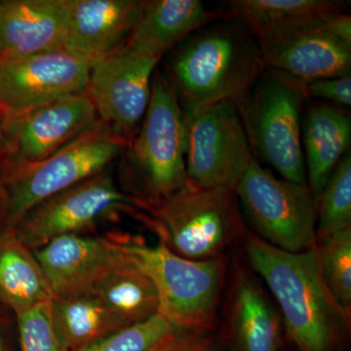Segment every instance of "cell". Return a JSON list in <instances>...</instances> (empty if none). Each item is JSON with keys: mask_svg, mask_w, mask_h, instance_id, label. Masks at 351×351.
Here are the masks:
<instances>
[{"mask_svg": "<svg viewBox=\"0 0 351 351\" xmlns=\"http://www.w3.org/2000/svg\"><path fill=\"white\" fill-rule=\"evenodd\" d=\"M52 299L34 251L13 232H0V302L17 314Z\"/></svg>", "mask_w": 351, "mask_h": 351, "instance_id": "obj_22", "label": "cell"}, {"mask_svg": "<svg viewBox=\"0 0 351 351\" xmlns=\"http://www.w3.org/2000/svg\"><path fill=\"white\" fill-rule=\"evenodd\" d=\"M71 0H0V58L64 49Z\"/></svg>", "mask_w": 351, "mask_h": 351, "instance_id": "obj_17", "label": "cell"}, {"mask_svg": "<svg viewBox=\"0 0 351 351\" xmlns=\"http://www.w3.org/2000/svg\"><path fill=\"white\" fill-rule=\"evenodd\" d=\"M176 351H217V350L215 348L213 339L210 334H208L196 339L189 345L184 346L181 350Z\"/></svg>", "mask_w": 351, "mask_h": 351, "instance_id": "obj_30", "label": "cell"}, {"mask_svg": "<svg viewBox=\"0 0 351 351\" xmlns=\"http://www.w3.org/2000/svg\"><path fill=\"white\" fill-rule=\"evenodd\" d=\"M234 193L263 241L290 253L316 244L315 201L307 184L277 179L253 158Z\"/></svg>", "mask_w": 351, "mask_h": 351, "instance_id": "obj_9", "label": "cell"}, {"mask_svg": "<svg viewBox=\"0 0 351 351\" xmlns=\"http://www.w3.org/2000/svg\"><path fill=\"white\" fill-rule=\"evenodd\" d=\"M133 217L156 235L158 244L193 261L226 256L244 234L234 191L202 188L189 180L172 195L144 205Z\"/></svg>", "mask_w": 351, "mask_h": 351, "instance_id": "obj_5", "label": "cell"}, {"mask_svg": "<svg viewBox=\"0 0 351 351\" xmlns=\"http://www.w3.org/2000/svg\"><path fill=\"white\" fill-rule=\"evenodd\" d=\"M189 181L234 191L254 158L239 105L221 101L184 113Z\"/></svg>", "mask_w": 351, "mask_h": 351, "instance_id": "obj_10", "label": "cell"}, {"mask_svg": "<svg viewBox=\"0 0 351 351\" xmlns=\"http://www.w3.org/2000/svg\"><path fill=\"white\" fill-rule=\"evenodd\" d=\"M213 23L184 39L170 61L168 80L184 113L240 103L265 69L260 44L243 24L228 16Z\"/></svg>", "mask_w": 351, "mask_h": 351, "instance_id": "obj_2", "label": "cell"}, {"mask_svg": "<svg viewBox=\"0 0 351 351\" xmlns=\"http://www.w3.org/2000/svg\"><path fill=\"white\" fill-rule=\"evenodd\" d=\"M128 144L98 119L43 160L2 172L5 195L0 199V232H12L39 203L107 169Z\"/></svg>", "mask_w": 351, "mask_h": 351, "instance_id": "obj_6", "label": "cell"}, {"mask_svg": "<svg viewBox=\"0 0 351 351\" xmlns=\"http://www.w3.org/2000/svg\"><path fill=\"white\" fill-rule=\"evenodd\" d=\"M34 253L53 298L92 290L101 277L127 260L107 235H64Z\"/></svg>", "mask_w": 351, "mask_h": 351, "instance_id": "obj_15", "label": "cell"}, {"mask_svg": "<svg viewBox=\"0 0 351 351\" xmlns=\"http://www.w3.org/2000/svg\"><path fill=\"white\" fill-rule=\"evenodd\" d=\"M208 334L211 332L175 324L156 314L76 351H176Z\"/></svg>", "mask_w": 351, "mask_h": 351, "instance_id": "obj_25", "label": "cell"}, {"mask_svg": "<svg viewBox=\"0 0 351 351\" xmlns=\"http://www.w3.org/2000/svg\"><path fill=\"white\" fill-rule=\"evenodd\" d=\"M245 250L249 265L276 301L288 339L300 351H332L350 328V315L324 282L316 244L290 253L249 233Z\"/></svg>", "mask_w": 351, "mask_h": 351, "instance_id": "obj_1", "label": "cell"}, {"mask_svg": "<svg viewBox=\"0 0 351 351\" xmlns=\"http://www.w3.org/2000/svg\"><path fill=\"white\" fill-rule=\"evenodd\" d=\"M144 0H71L64 49L89 60L108 56L123 45Z\"/></svg>", "mask_w": 351, "mask_h": 351, "instance_id": "obj_18", "label": "cell"}, {"mask_svg": "<svg viewBox=\"0 0 351 351\" xmlns=\"http://www.w3.org/2000/svg\"><path fill=\"white\" fill-rule=\"evenodd\" d=\"M141 207L142 203L124 193L104 170L39 203L11 232L36 251L57 237L87 234L121 215L134 216Z\"/></svg>", "mask_w": 351, "mask_h": 351, "instance_id": "obj_8", "label": "cell"}, {"mask_svg": "<svg viewBox=\"0 0 351 351\" xmlns=\"http://www.w3.org/2000/svg\"><path fill=\"white\" fill-rule=\"evenodd\" d=\"M228 17L239 20L258 43L274 40L343 12L330 0H233Z\"/></svg>", "mask_w": 351, "mask_h": 351, "instance_id": "obj_21", "label": "cell"}, {"mask_svg": "<svg viewBox=\"0 0 351 351\" xmlns=\"http://www.w3.org/2000/svg\"><path fill=\"white\" fill-rule=\"evenodd\" d=\"M108 239L152 279L158 295V314L181 326L214 331L226 274L228 257L193 261L162 245H149L128 233Z\"/></svg>", "mask_w": 351, "mask_h": 351, "instance_id": "obj_4", "label": "cell"}, {"mask_svg": "<svg viewBox=\"0 0 351 351\" xmlns=\"http://www.w3.org/2000/svg\"><path fill=\"white\" fill-rule=\"evenodd\" d=\"M324 282L339 306L351 315V228L316 241Z\"/></svg>", "mask_w": 351, "mask_h": 351, "instance_id": "obj_27", "label": "cell"}, {"mask_svg": "<svg viewBox=\"0 0 351 351\" xmlns=\"http://www.w3.org/2000/svg\"><path fill=\"white\" fill-rule=\"evenodd\" d=\"M306 91L309 98L325 99L338 105L350 107L351 105V75L341 77L326 78L306 82Z\"/></svg>", "mask_w": 351, "mask_h": 351, "instance_id": "obj_29", "label": "cell"}, {"mask_svg": "<svg viewBox=\"0 0 351 351\" xmlns=\"http://www.w3.org/2000/svg\"><path fill=\"white\" fill-rule=\"evenodd\" d=\"M280 313L253 272L235 263L226 300L225 330L235 351H279Z\"/></svg>", "mask_w": 351, "mask_h": 351, "instance_id": "obj_16", "label": "cell"}, {"mask_svg": "<svg viewBox=\"0 0 351 351\" xmlns=\"http://www.w3.org/2000/svg\"><path fill=\"white\" fill-rule=\"evenodd\" d=\"M4 120H5V117L0 108V162H1L4 154Z\"/></svg>", "mask_w": 351, "mask_h": 351, "instance_id": "obj_31", "label": "cell"}, {"mask_svg": "<svg viewBox=\"0 0 351 351\" xmlns=\"http://www.w3.org/2000/svg\"><path fill=\"white\" fill-rule=\"evenodd\" d=\"M93 64L64 49L0 58V108L4 117L86 91Z\"/></svg>", "mask_w": 351, "mask_h": 351, "instance_id": "obj_14", "label": "cell"}, {"mask_svg": "<svg viewBox=\"0 0 351 351\" xmlns=\"http://www.w3.org/2000/svg\"><path fill=\"white\" fill-rule=\"evenodd\" d=\"M260 44L265 69L309 82L351 73V18L339 13Z\"/></svg>", "mask_w": 351, "mask_h": 351, "instance_id": "obj_13", "label": "cell"}, {"mask_svg": "<svg viewBox=\"0 0 351 351\" xmlns=\"http://www.w3.org/2000/svg\"><path fill=\"white\" fill-rule=\"evenodd\" d=\"M5 189H4L3 180H2L1 168H0V199L4 197Z\"/></svg>", "mask_w": 351, "mask_h": 351, "instance_id": "obj_32", "label": "cell"}, {"mask_svg": "<svg viewBox=\"0 0 351 351\" xmlns=\"http://www.w3.org/2000/svg\"><path fill=\"white\" fill-rule=\"evenodd\" d=\"M316 241L351 228V154L341 159L315 202Z\"/></svg>", "mask_w": 351, "mask_h": 351, "instance_id": "obj_26", "label": "cell"}, {"mask_svg": "<svg viewBox=\"0 0 351 351\" xmlns=\"http://www.w3.org/2000/svg\"><path fill=\"white\" fill-rule=\"evenodd\" d=\"M186 147L181 104L167 76L156 71L144 119L119 156V188L143 206L172 195L189 180Z\"/></svg>", "mask_w": 351, "mask_h": 351, "instance_id": "obj_3", "label": "cell"}, {"mask_svg": "<svg viewBox=\"0 0 351 351\" xmlns=\"http://www.w3.org/2000/svg\"><path fill=\"white\" fill-rule=\"evenodd\" d=\"M198 0H145L125 44L161 59L165 53L205 25L221 18Z\"/></svg>", "mask_w": 351, "mask_h": 351, "instance_id": "obj_19", "label": "cell"}, {"mask_svg": "<svg viewBox=\"0 0 351 351\" xmlns=\"http://www.w3.org/2000/svg\"><path fill=\"white\" fill-rule=\"evenodd\" d=\"M160 60L124 43L92 66L86 92L98 119L129 143L147 112Z\"/></svg>", "mask_w": 351, "mask_h": 351, "instance_id": "obj_11", "label": "cell"}, {"mask_svg": "<svg viewBox=\"0 0 351 351\" xmlns=\"http://www.w3.org/2000/svg\"><path fill=\"white\" fill-rule=\"evenodd\" d=\"M308 98L306 82L265 69L237 104L252 151L283 179L301 184H306L302 112Z\"/></svg>", "mask_w": 351, "mask_h": 351, "instance_id": "obj_7", "label": "cell"}, {"mask_svg": "<svg viewBox=\"0 0 351 351\" xmlns=\"http://www.w3.org/2000/svg\"><path fill=\"white\" fill-rule=\"evenodd\" d=\"M51 313L58 335L69 351L80 350L127 328L92 290L53 298Z\"/></svg>", "mask_w": 351, "mask_h": 351, "instance_id": "obj_23", "label": "cell"}, {"mask_svg": "<svg viewBox=\"0 0 351 351\" xmlns=\"http://www.w3.org/2000/svg\"><path fill=\"white\" fill-rule=\"evenodd\" d=\"M92 291L125 327L158 314V295L152 279L128 258L101 277Z\"/></svg>", "mask_w": 351, "mask_h": 351, "instance_id": "obj_24", "label": "cell"}, {"mask_svg": "<svg viewBox=\"0 0 351 351\" xmlns=\"http://www.w3.org/2000/svg\"><path fill=\"white\" fill-rule=\"evenodd\" d=\"M51 301L15 314L21 351H69L53 323Z\"/></svg>", "mask_w": 351, "mask_h": 351, "instance_id": "obj_28", "label": "cell"}, {"mask_svg": "<svg viewBox=\"0 0 351 351\" xmlns=\"http://www.w3.org/2000/svg\"><path fill=\"white\" fill-rule=\"evenodd\" d=\"M1 319V318H0ZM0 351H5V346H4L3 338H2L1 329H0Z\"/></svg>", "mask_w": 351, "mask_h": 351, "instance_id": "obj_33", "label": "cell"}, {"mask_svg": "<svg viewBox=\"0 0 351 351\" xmlns=\"http://www.w3.org/2000/svg\"><path fill=\"white\" fill-rule=\"evenodd\" d=\"M350 142L351 119L346 110L328 105H314L307 110L302 122V144L306 157L307 186L315 202L335 168L350 151Z\"/></svg>", "mask_w": 351, "mask_h": 351, "instance_id": "obj_20", "label": "cell"}, {"mask_svg": "<svg viewBox=\"0 0 351 351\" xmlns=\"http://www.w3.org/2000/svg\"><path fill=\"white\" fill-rule=\"evenodd\" d=\"M98 119L86 91L5 117L1 173L43 160Z\"/></svg>", "mask_w": 351, "mask_h": 351, "instance_id": "obj_12", "label": "cell"}]
</instances>
